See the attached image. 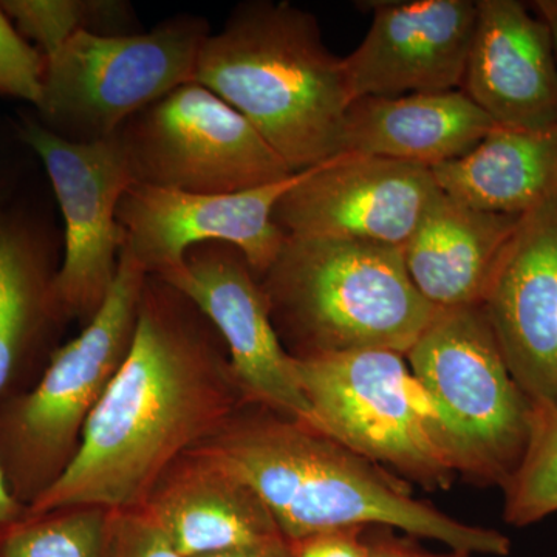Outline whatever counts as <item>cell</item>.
<instances>
[{
    "label": "cell",
    "mask_w": 557,
    "mask_h": 557,
    "mask_svg": "<svg viewBox=\"0 0 557 557\" xmlns=\"http://www.w3.org/2000/svg\"><path fill=\"white\" fill-rule=\"evenodd\" d=\"M461 90L497 126H556L557 58L547 22L516 0H480Z\"/></svg>",
    "instance_id": "cell-17"
},
{
    "label": "cell",
    "mask_w": 557,
    "mask_h": 557,
    "mask_svg": "<svg viewBox=\"0 0 557 557\" xmlns=\"http://www.w3.org/2000/svg\"><path fill=\"white\" fill-rule=\"evenodd\" d=\"M504 519L525 528L557 512V408L534 406L522 463L505 485Z\"/></svg>",
    "instance_id": "cell-24"
},
{
    "label": "cell",
    "mask_w": 557,
    "mask_h": 557,
    "mask_svg": "<svg viewBox=\"0 0 557 557\" xmlns=\"http://www.w3.org/2000/svg\"><path fill=\"white\" fill-rule=\"evenodd\" d=\"M463 90L351 102L341 153L435 168L471 152L496 127Z\"/></svg>",
    "instance_id": "cell-19"
},
{
    "label": "cell",
    "mask_w": 557,
    "mask_h": 557,
    "mask_svg": "<svg viewBox=\"0 0 557 557\" xmlns=\"http://www.w3.org/2000/svg\"><path fill=\"white\" fill-rule=\"evenodd\" d=\"M42 172L20 121L0 113V218Z\"/></svg>",
    "instance_id": "cell-27"
},
{
    "label": "cell",
    "mask_w": 557,
    "mask_h": 557,
    "mask_svg": "<svg viewBox=\"0 0 557 557\" xmlns=\"http://www.w3.org/2000/svg\"><path fill=\"white\" fill-rule=\"evenodd\" d=\"M405 358L383 348L293 358L307 426L424 490H449L456 471Z\"/></svg>",
    "instance_id": "cell-8"
},
{
    "label": "cell",
    "mask_w": 557,
    "mask_h": 557,
    "mask_svg": "<svg viewBox=\"0 0 557 557\" xmlns=\"http://www.w3.org/2000/svg\"><path fill=\"white\" fill-rule=\"evenodd\" d=\"M443 190L431 168L339 153L307 170L278 200L285 236L405 247Z\"/></svg>",
    "instance_id": "cell-12"
},
{
    "label": "cell",
    "mask_w": 557,
    "mask_h": 557,
    "mask_svg": "<svg viewBox=\"0 0 557 557\" xmlns=\"http://www.w3.org/2000/svg\"><path fill=\"white\" fill-rule=\"evenodd\" d=\"M207 317L228 351L248 405L307 424L310 408L282 346L269 300L242 251L222 242L196 245L182 265L160 276Z\"/></svg>",
    "instance_id": "cell-11"
},
{
    "label": "cell",
    "mask_w": 557,
    "mask_h": 557,
    "mask_svg": "<svg viewBox=\"0 0 557 557\" xmlns=\"http://www.w3.org/2000/svg\"><path fill=\"white\" fill-rule=\"evenodd\" d=\"M106 557H183L143 508L110 511Z\"/></svg>",
    "instance_id": "cell-26"
},
{
    "label": "cell",
    "mask_w": 557,
    "mask_h": 557,
    "mask_svg": "<svg viewBox=\"0 0 557 557\" xmlns=\"http://www.w3.org/2000/svg\"><path fill=\"white\" fill-rule=\"evenodd\" d=\"M0 7L44 60L81 33L124 36L143 32L134 5L126 0H0Z\"/></svg>",
    "instance_id": "cell-22"
},
{
    "label": "cell",
    "mask_w": 557,
    "mask_h": 557,
    "mask_svg": "<svg viewBox=\"0 0 557 557\" xmlns=\"http://www.w3.org/2000/svg\"><path fill=\"white\" fill-rule=\"evenodd\" d=\"M534 10L542 20L547 22L557 58V0H539L534 2Z\"/></svg>",
    "instance_id": "cell-32"
},
{
    "label": "cell",
    "mask_w": 557,
    "mask_h": 557,
    "mask_svg": "<svg viewBox=\"0 0 557 557\" xmlns=\"http://www.w3.org/2000/svg\"><path fill=\"white\" fill-rule=\"evenodd\" d=\"M480 306L516 383L557 408V194L520 215Z\"/></svg>",
    "instance_id": "cell-15"
},
{
    "label": "cell",
    "mask_w": 557,
    "mask_h": 557,
    "mask_svg": "<svg viewBox=\"0 0 557 557\" xmlns=\"http://www.w3.org/2000/svg\"><path fill=\"white\" fill-rule=\"evenodd\" d=\"M366 527L325 531L313 536L289 542L293 557H366Z\"/></svg>",
    "instance_id": "cell-28"
},
{
    "label": "cell",
    "mask_w": 557,
    "mask_h": 557,
    "mask_svg": "<svg viewBox=\"0 0 557 557\" xmlns=\"http://www.w3.org/2000/svg\"><path fill=\"white\" fill-rule=\"evenodd\" d=\"M519 220L440 194L403 247L420 295L437 310L480 306Z\"/></svg>",
    "instance_id": "cell-20"
},
{
    "label": "cell",
    "mask_w": 557,
    "mask_h": 557,
    "mask_svg": "<svg viewBox=\"0 0 557 557\" xmlns=\"http://www.w3.org/2000/svg\"><path fill=\"white\" fill-rule=\"evenodd\" d=\"M54 207L40 172L0 218V405L24 394L25 379L49 362L67 322L54 293L62 260Z\"/></svg>",
    "instance_id": "cell-14"
},
{
    "label": "cell",
    "mask_w": 557,
    "mask_h": 557,
    "mask_svg": "<svg viewBox=\"0 0 557 557\" xmlns=\"http://www.w3.org/2000/svg\"><path fill=\"white\" fill-rule=\"evenodd\" d=\"M110 511L100 507L21 516L0 527V557H106Z\"/></svg>",
    "instance_id": "cell-23"
},
{
    "label": "cell",
    "mask_w": 557,
    "mask_h": 557,
    "mask_svg": "<svg viewBox=\"0 0 557 557\" xmlns=\"http://www.w3.org/2000/svg\"><path fill=\"white\" fill-rule=\"evenodd\" d=\"M475 21L471 0L373 3L368 35L343 58L351 102L461 89Z\"/></svg>",
    "instance_id": "cell-16"
},
{
    "label": "cell",
    "mask_w": 557,
    "mask_h": 557,
    "mask_svg": "<svg viewBox=\"0 0 557 557\" xmlns=\"http://www.w3.org/2000/svg\"><path fill=\"white\" fill-rule=\"evenodd\" d=\"M46 61L11 24L0 7V95L35 108L42 94Z\"/></svg>",
    "instance_id": "cell-25"
},
{
    "label": "cell",
    "mask_w": 557,
    "mask_h": 557,
    "mask_svg": "<svg viewBox=\"0 0 557 557\" xmlns=\"http://www.w3.org/2000/svg\"><path fill=\"white\" fill-rule=\"evenodd\" d=\"M245 405L218 330L182 293L148 276L129 354L72 460L25 515L145 507L172 465Z\"/></svg>",
    "instance_id": "cell-1"
},
{
    "label": "cell",
    "mask_w": 557,
    "mask_h": 557,
    "mask_svg": "<svg viewBox=\"0 0 557 557\" xmlns=\"http://www.w3.org/2000/svg\"><path fill=\"white\" fill-rule=\"evenodd\" d=\"M450 199L479 211L523 215L557 194V124L496 126L467 156L432 168Z\"/></svg>",
    "instance_id": "cell-21"
},
{
    "label": "cell",
    "mask_w": 557,
    "mask_h": 557,
    "mask_svg": "<svg viewBox=\"0 0 557 557\" xmlns=\"http://www.w3.org/2000/svg\"><path fill=\"white\" fill-rule=\"evenodd\" d=\"M196 557H293V552L287 539L276 537L247 547L223 549Z\"/></svg>",
    "instance_id": "cell-30"
},
{
    "label": "cell",
    "mask_w": 557,
    "mask_h": 557,
    "mask_svg": "<svg viewBox=\"0 0 557 557\" xmlns=\"http://www.w3.org/2000/svg\"><path fill=\"white\" fill-rule=\"evenodd\" d=\"M141 508L183 557L284 537L244 482L194 450L172 465Z\"/></svg>",
    "instance_id": "cell-18"
},
{
    "label": "cell",
    "mask_w": 557,
    "mask_h": 557,
    "mask_svg": "<svg viewBox=\"0 0 557 557\" xmlns=\"http://www.w3.org/2000/svg\"><path fill=\"white\" fill-rule=\"evenodd\" d=\"M24 512L25 508L14 498L2 468H0V527L20 519Z\"/></svg>",
    "instance_id": "cell-31"
},
{
    "label": "cell",
    "mask_w": 557,
    "mask_h": 557,
    "mask_svg": "<svg viewBox=\"0 0 557 557\" xmlns=\"http://www.w3.org/2000/svg\"><path fill=\"white\" fill-rule=\"evenodd\" d=\"M259 281L293 358L366 348L406 357L437 313L391 245L285 236Z\"/></svg>",
    "instance_id": "cell-4"
},
{
    "label": "cell",
    "mask_w": 557,
    "mask_h": 557,
    "mask_svg": "<svg viewBox=\"0 0 557 557\" xmlns=\"http://www.w3.org/2000/svg\"><path fill=\"white\" fill-rule=\"evenodd\" d=\"M306 172L233 194L132 185L116 212L126 236L123 248L148 276L160 277L178 269L196 245L222 242L239 249L260 277L285 240L284 231L274 222V209Z\"/></svg>",
    "instance_id": "cell-13"
},
{
    "label": "cell",
    "mask_w": 557,
    "mask_h": 557,
    "mask_svg": "<svg viewBox=\"0 0 557 557\" xmlns=\"http://www.w3.org/2000/svg\"><path fill=\"white\" fill-rule=\"evenodd\" d=\"M146 281L123 248L94 318L51 354L27 392L0 405V468L22 507H30L72 460L90 413L129 354Z\"/></svg>",
    "instance_id": "cell-5"
},
{
    "label": "cell",
    "mask_w": 557,
    "mask_h": 557,
    "mask_svg": "<svg viewBox=\"0 0 557 557\" xmlns=\"http://www.w3.org/2000/svg\"><path fill=\"white\" fill-rule=\"evenodd\" d=\"M196 81L244 115L293 172L339 156L351 98L317 17L288 2L237 5L200 51Z\"/></svg>",
    "instance_id": "cell-3"
},
{
    "label": "cell",
    "mask_w": 557,
    "mask_h": 557,
    "mask_svg": "<svg viewBox=\"0 0 557 557\" xmlns=\"http://www.w3.org/2000/svg\"><path fill=\"white\" fill-rule=\"evenodd\" d=\"M17 121L60 209L58 306L67 321L89 322L115 281L126 240L116 219L124 193L134 185L126 157L115 137L95 143L57 137L30 108L21 110Z\"/></svg>",
    "instance_id": "cell-10"
},
{
    "label": "cell",
    "mask_w": 557,
    "mask_h": 557,
    "mask_svg": "<svg viewBox=\"0 0 557 557\" xmlns=\"http://www.w3.org/2000/svg\"><path fill=\"white\" fill-rule=\"evenodd\" d=\"M211 33L209 22L193 14L134 35L81 33L44 60L42 94L33 115L69 141L115 137L135 113L196 81Z\"/></svg>",
    "instance_id": "cell-7"
},
{
    "label": "cell",
    "mask_w": 557,
    "mask_h": 557,
    "mask_svg": "<svg viewBox=\"0 0 557 557\" xmlns=\"http://www.w3.org/2000/svg\"><path fill=\"white\" fill-rule=\"evenodd\" d=\"M115 138L134 185L233 194L296 174L244 115L197 81L135 113Z\"/></svg>",
    "instance_id": "cell-9"
},
{
    "label": "cell",
    "mask_w": 557,
    "mask_h": 557,
    "mask_svg": "<svg viewBox=\"0 0 557 557\" xmlns=\"http://www.w3.org/2000/svg\"><path fill=\"white\" fill-rule=\"evenodd\" d=\"M366 557H472L467 552L449 549L448 553H432L417 544L412 536H399L397 530L388 527H366Z\"/></svg>",
    "instance_id": "cell-29"
},
{
    "label": "cell",
    "mask_w": 557,
    "mask_h": 557,
    "mask_svg": "<svg viewBox=\"0 0 557 557\" xmlns=\"http://www.w3.org/2000/svg\"><path fill=\"white\" fill-rule=\"evenodd\" d=\"M406 358L456 474L504 490L525 456L534 405L512 379L482 306L437 310Z\"/></svg>",
    "instance_id": "cell-6"
},
{
    "label": "cell",
    "mask_w": 557,
    "mask_h": 557,
    "mask_svg": "<svg viewBox=\"0 0 557 557\" xmlns=\"http://www.w3.org/2000/svg\"><path fill=\"white\" fill-rule=\"evenodd\" d=\"M190 450L244 482L288 542L344 528L388 527L472 556L511 555V539L500 531L450 518L413 497L408 483L387 469L271 410L242 409Z\"/></svg>",
    "instance_id": "cell-2"
}]
</instances>
